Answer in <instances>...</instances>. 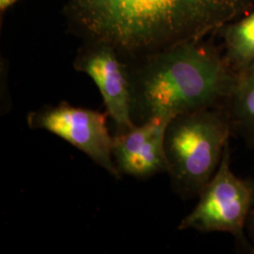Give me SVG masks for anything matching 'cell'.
I'll return each mask as SVG.
<instances>
[{
	"label": "cell",
	"mask_w": 254,
	"mask_h": 254,
	"mask_svg": "<svg viewBox=\"0 0 254 254\" xmlns=\"http://www.w3.org/2000/svg\"><path fill=\"white\" fill-rule=\"evenodd\" d=\"M232 131L226 108L184 113L169 123L164 140L167 173L183 199L199 196L217 173Z\"/></svg>",
	"instance_id": "3"
},
{
	"label": "cell",
	"mask_w": 254,
	"mask_h": 254,
	"mask_svg": "<svg viewBox=\"0 0 254 254\" xmlns=\"http://www.w3.org/2000/svg\"><path fill=\"white\" fill-rule=\"evenodd\" d=\"M76 71L88 74L100 91L106 112L116 127V134L135 127L131 119L130 82L127 64L112 46L87 42L74 61Z\"/></svg>",
	"instance_id": "6"
},
{
	"label": "cell",
	"mask_w": 254,
	"mask_h": 254,
	"mask_svg": "<svg viewBox=\"0 0 254 254\" xmlns=\"http://www.w3.org/2000/svg\"><path fill=\"white\" fill-rule=\"evenodd\" d=\"M108 113L82 109L62 102L56 106H44L30 111L27 127L45 130L63 138L88 155L91 160L117 178L121 173L112 156L113 136L107 127Z\"/></svg>",
	"instance_id": "5"
},
{
	"label": "cell",
	"mask_w": 254,
	"mask_h": 254,
	"mask_svg": "<svg viewBox=\"0 0 254 254\" xmlns=\"http://www.w3.org/2000/svg\"><path fill=\"white\" fill-rule=\"evenodd\" d=\"M200 42L126 63L134 125L153 119L172 121L200 109L226 108L236 73L224 58Z\"/></svg>",
	"instance_id": "2"
},
{
	"label": "cell",
	"mask_w": 254,
	"mask_h": 254,
	"mask_svg": "<svg viewBox=\"0 0 254 254\" xmlns=\"http://www.w3.org/2000/svg\"><path fill=\"white\" fill-rule=\"evenodd\" d=\"M246 226L248 227L251 238L253 239V244L254 245V206L252 209L250 215H249V218H248V220H247V225Z\"/></svg>",
	"instance_id": "10"
},
{
	"label": "cell",
	"mask_w": 254,
	"mask_h": 254,
	"mask_svg": "<svg viewBox=\"0 0 254 254\" xmlns=\"http://www.w3.org/2000/svg\"><path fill=\"white\" fill-rule=\"evenodd\" d=\"M252 0H71L87 42L112 46L125 62L200 42L245 11Z\"/></svg>",
	"instance_id": "1"
},
{
	"label": "cell",
	"mask_w": 254,
	"mask_h": 254,
	"mask_svg": "<svg viewBox=\"0 0 254 254\" xmlns=\"http://www.w3.org/2000/svg\"><path fill=\"white\" fill-rule=\"evenodd\" d=\"M225 42L224 59L235 73L254 62V12L228 28Z\"/></svg>",
	"instance_id": "9"
},
{
	"label": "cell",
	"mask_w": 254,
	"mask_h": 254,
	"mask_svg": "<svg viewBox=\"0 0 254 254\" xmlns=\"http://www.w3.org/2000/svg\"><path fill=\"white\" fill-rule=\"evenodd\" d=\"M171 121L153 119L113 136L112 156L121 175L147 179L168 172L165 132Z\"/></svg>",
	"instance_id": "7"
},
{
	"label": "cell",
	"mask_w": 254,
	"mask_h": 254,
	"mask_svg": "<svg viewBox=\"0 0 254 254\" xmlns=\"http://www.w3.org/2000/svg\"><path fill=\"white\" fill-rule=\"evenodd\" d=\"M226 109L233 131L254 147V62L236 73L235 89Z\"/></svg>",
	"instance_id": "8"
},
{
	"label": "cell",
	"mask_w": 254,
	"mask_h": 254,
	"mask_svg": "<svg viewBox=\"0 0 254 254\" xmlns=\"http://www.w3.org/2000/svg\"><path fill=\"white\" fill-rule=\"evenodd\" d=\"M17 0H0V7L1 9H7L11 4L16 2Z\"/></svg>",
	"instance_id": "11"
},
{
	"label": "cell",
	"mask_w": 254,
	"mask_h": 254,
	"mask_svg": "<svg viewBox=\"0 0 254 254\" xmlns=\"http://www.w3.org/2000/svg\"><path fill=\"white\" fill-rule=\"evenodd\" d=\"M199 197L196 207L182 220L179 230L228 233L235 236L246 251H254L244 233L254 206V186L233 173L230 142L225 147L217 173Z\"/></svg>",
	"instance_id": "4"
}]
</instances>
